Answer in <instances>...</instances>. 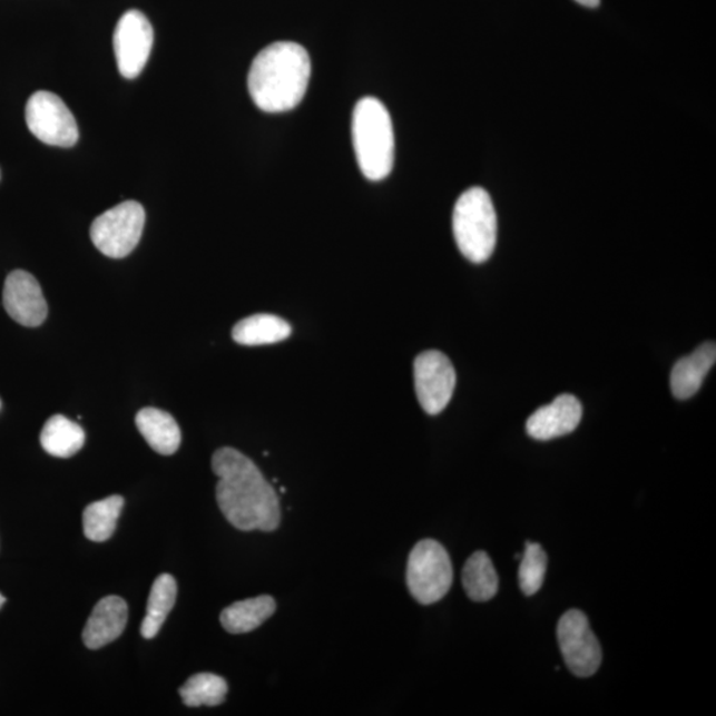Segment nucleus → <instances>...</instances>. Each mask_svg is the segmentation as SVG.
Instances as JSON below:
<instances>
[{
  "instance_id": "obj_1",
  "label": "nucleus",
  "mask_w": 716,
  "mask_h": 716,
  "mask_svg": "<svg viewBox=\"0 0 716 716\" xmlns=\"http://www.w3.org/2000/svg\"><path fill=\"white\" fill-rule=\"evenodd\" d=\"M212 465L218 477L217 502L229 524L246 532L277 530L279 498L252 459L233 448H222L215 451Z\"/></svg>"
},
{
  "instance_id": "obj_2",
  "label": "nucleus",
  "mask_w": 716,
  "mask_h": 716,
  "mask_svg": "<svg viewBox=\"0 0 716 716\" xmlns=\"http://www.w3.org/2000/svg\"><path fill=\"white\" fill-rule=\"evenodd\" d=\"M311 58L294 41H277L264 48L248 72V92L263 112H288L307 94L311 79Z\"/></svg>"
},
{
  "instance_id": "obj_3",
  "label": "nucleus",
  "mask_w": 716,
  "mask_h": 716,
  "mask_svg": "<svg viewBox=\"0 0 716 716\" xmlns=\"http://www.w3.org/2000/svg\"><path fill=\"white\" fill-rule=\"evenodd\" d=\"M352 140L364 177L377 183L394 165V130L386 107L374 97H364L353 109Z\"/></svg>"
},
{
  "instance_id": "obj_4",
  "label": "nucleus",
  "mask_w": 716,
  "mask_h": 716,
  "mask_svg": "<svg viewBox=\"0 0 716 716\" xmlns=\"http://www.w3.org/2000/svg\"><path fill=\"white\" fill-rule=\"evenodd\" d=\"M453 232L459 252L472 263L491 258L497 246L498 218L490 194L471 187L457 200Z\"/></svg>"
},
{
  "instance_id": "obj_5",
  "label": "nucleus",
  "mask_w": 716,
  "mask_h": 716,
  "mask_svg": "<svg viewBox=\"0 0 716 716\" xmlns=\"http://www.w3.org/2000/svg\"><path fill=\"white\" fill-rule=\"evenodd\" d=\"M453 566L444 547L435 540H421L409 555L406 582L410 595L422 605L443 599L453 583Z\"/></svg>"
},
{
  "instance_id": "obj_6",
  "label": "nucleus",
  "mask_w": 716,
  "mask_h": 716,
  "mask_svg": "<svg viewBox=\"0 0 716 716\" xmlns=\"http://www.w3.org/2000/svg\"><path fill=\"white\" fill-rule=\"evenodd\" d=\"M145 208L136 200L109 208L90 226V239L108 258L121 259L134 253L145 227Z\"/></svg>"
},
{
  "instance_id": "obj_7",
  "label": "nucleus",
  "mask_w": 716,
  "mask_h": 716,
  "mask_svg": "<svg viewBox=\"0 0 716 716\" xmlns=\"http://www.w3.org/2000/svg\"><path fill=\"white\" fill-rule=\"evenodd\" d=\"M26 122L31 134L47 145L71 148L79 140L78 122L71 110L48 90H38L27 101Z\"/></svg>"
},
{
  "instance_id": "obj_8",
  "label": "nucleus",
  "mask_w": 716,
  "mask_h": 716,
  "mask_svg": "<svg viewBox=\"0 0 716 716\" xmlns=\"http://www.w3.org/2000/svg\"><path fill=\"white\" fill-rule=\"evenodd\" d=\"M558 639L562 658L575 676L588 678L600 669L601 645L582 611L572 609L561 616Z\"/></svg>"
},
{
  "instance_id": "obj_9",
  "label": "nucleus",
  "mask_w": 716,
  "mask_h": 716,
  "mask_svg": "<svg viewBox=\"0 0 716 716\" xmlns=\"http://www.w3.org/2000/svg\"><path fill=\"white\" fill-rule=\"evenodd\" d=\"M414 384L420 405L430 415L443 412L453 398L457 374L453 364L440 351H426L414 361Z\"/></svg>"
},
{
  "instance_id": "obj_10",
  "label": "nucleus",
  "mask_w": 716,
  "mask_h": 716,
  "mask_svg": "<svg viewBox=\"0 0 716 716\" xmlns=\"http://www.w3.org/2000/svg\"><path fill=\"white\" fill-rule=\"evenodd\" d=\"M155 32L143 12L130 10L118 20L114 48L118 71L125 79H136L148 62Z\"/></svg>"
},
{
  "instance_id": "obj_11",
  "label": "nucleus",
  "mask_w": 716,
  "mask_h": 716,
  "mask_svg": "<svg viewBox=\"0 0 716 716\" xmlns=\"http://www.w3.org/2000/svg\"><path fill=\"white\" fill-rule=\"evenodd\" d=\"M3 305L12 320L24 326H39L45 323L48 305L40 284L23 269L12 271L7 276L3 288Z\"/></svg>"
},
{
  "instance_id": "obj_12",
  "label": "nucleus",
  "mask_w": 716,
  "mask_h": 716,
  "mask_svg": "<svg viewBox=\"0 0 716 716\" xmlns=\"http://www.w3.org/2000/svg\"><path fill=\"white\" fill-rule=\"evenodd\" d=\"M582 406L572 394H561L540 408L527 421V433L533 440L549 441L571 434L579 426Z\"/></svg>"
},
{
  "instance_id": "obj_13",
  "label": "nucleus",
  "mask_w": 716,
  "mask_h": 716,
  "mask_svg": "<svg viewBox=\"0 0 716 716\" xmlns=\"http://www.w3.org/2000/svg\"><path fill=\"white\" fill-rule=\"evenodd\" d=\"M128 616V604L121 597H104L88 618L82 630V641L90 650L101 649L116 641L127 628Z\"/></svg>"
},
{
  "instance_id": "obj_14",
  "label": "nucleus",
  "mask_w": 716,
  "mask_h": 716,
  "mask_svg": "<svg viewBox=\"0 0 716 716\" xmlns=\"http://www.w3.org/2000/svg\"><path fill=\"white\" fill-rule=\"evenodd\" d=\"M716 363L715 343H706L695 350L690 356L677 361L670 374V386L674 398L687 400L697 394L706 375Z\"/></svg>"
},
{
  "instance_id": "obj_15",
  "label": "nucleus",
  "mask_w": 716,
  "mask_h": 716,
  "mask_svg": "<svg viewBox=\"0 0 716 716\" xmlns=\"http://www.w3.org/2000/svg\"><path fill=\"white\" fill-rule=\"evenodd\" d=\"M136 426L156 453L173 455L179 449L183 435L177 421L168 412L145 408L136 415Z\"/></svg>"
},
{
  "instance_id": "obj_16",
  "label": "nucleus",
  "mask_w": 716,
  "mask_h": 716,
  "mask_svg": "<svg viewBox=\"0 0 716 716\" xmlns=\"http://www.w3.org/2000/svg\"><path fill=\"white\" fill-rule=\"evenodd\" d=\"M275 610L276 602L273 597L263 595L229 605L220 614V624L232 635H245L258 629Z\"/></svg>"
},
{
  "instance_id": "obj_17",
  "label": "nucleus",
  "mask_w": 716,
  "mask_h": 716,
  "mask_svg": "<svg viewBox=\"0 0 716 716\" xmlns=\"http://www.w3.org/2000/svg\"><path fill=\"white\" fill-rule=\"evenodd\" d=\"M291 332V325L286 320L276 315L258 314L241 320L235 324L232 335L235 343L258 346L284 342Z\"/></svg>"
},
{
  "instance_id": "obj_18",
  "label": "nucleus",
  "mask_w": 716,
  "mask_h": 716,
  "mask_svg": "<svg viewBox=\"0 0 716 716\" xmlns=\"http://www.w3.org/2000/svg\"><path fill=\"white\" fill-rule=\"evenodd\" d=\"M40 443L52 457L71 458L85 447L86 433L78 423L57 414L46 422Z\"/></svg>"
},
{
  "instance_id": "obj_19",
  "label": "nucleus",
  "mask_w": 716,
  "mask_h": 716,
  "mask_svg": "<svg viewBox=\"0 0 716 716\" xmlns=\"http://www.w3.org/2000/svg\"><path fill=\"white\" fill-rule=\"evenodd\" d=\"M177 581L169 573L158 576L153 582L146 616L141 625V635L146 639L155 638L168 618L177 600Z\"/></svg>"
},
{
  "instance_id": "obj_20",
  "label": "nucleus",
  "mask_w": 716,
  "mask_h": 716,
  "mask_svg": "<svg viewBox=\"0 0 716 716\" xmlns=\"http://www.w3.org/2000/svg\"><path fill=\"white\" fill-rule=\"evenodd\" d=\"M462 582L472 601L484 602L496 597L499 577L488 553L478 551L470 556L463 568Z\"/></svg>"
},
{
  "instance_id": "obj_21",
  "label": "nucleus",
  "mask_w": 716,
  "mask_h": 716,
  "mask_svg": "<svg viewBox=\"0 0 716 716\" xmlns=\"http://www.w3.org/2000/svg\"><path fill=\"white\" fill-rule=\"evenodd\" d=\"M125 500L112 496L90 503L82 513V527L86 538L95 543H104L114 537L118 518L124 509Z\"/></svg>"
},
{
  "instance_id": "obj_22",
  "label": "nucleus",
  "mask_w": 716,
  "mask_h": 716,
  "mask_svg": "<svg viewBox=\"0 0 716 716\" xmlns=\"http://www.w3.org/2000/svg\"><path fill=\"white\" fill-rule=\"evenodd\" d=\"M228 692L224 678L212 673H199L186 680L179 688L180 698L187 707L219 706Z\"/></svg>"
},
{
  "instance_id": "obj_23",
  "label": "nucleus",
  "mask_w": 716,
  "mask_h": 716,
  "mask_svg": "<svg viewBox=\"0 0 716 716\" xmlns=\"http://www.w3.org/2000/svg\"><path fill=\"white\" fill-rule=\"evenodd\" d=\"M545 549L532 541H527L524 553L520 558L519 583L526 596L538 594L543 587L547 572Z\"/></svg>"
},
{
  "instance_id": "obj_24",
  "label": "nucleus",
  "mask_w": 716,
  "mask_h": 716,
  "mask_svg": "<svg viewBox=\"0 0 716 716\" xmlns=\"http://www.w3.org/2000/svg\"><path fill=\"white\" fill-rule=\"evenodd\" d=\"M576 2L586 7H597L600 4V0H576Z\"/></svg>"
},
{
  "instance_id": "obj_25",
  "label": "nucleus",
  "mask_w": 716,
  "mask_h": 716,
  "mask_svg": "<svg viewBox=\"0 0 716 716\" xmlns=\"http://www.w3.org/2000/svg\"><path fill=\"white\" fill-rule=\"evenodd\" d=\"M4 602H6L4 596L0 594V609H2Z\"/></svg>"
},
{
  "instance_id": "obj_26",
  "label": "nucleus",
  "mask_w": 716,
  "mask_h": 716,
  "mask_svg": "<svg viewBox=\"0 0 716 716\" xmlns=\"http://www.w3.org/2000/svg\"><path fill=\"white\" fill-rule=\"evenodd\" d=\"M0 409H2V401H0Z\"/></svg>"
},
{
  "instance_id": "obj_27",
  "label": "nucleus",
  "mask_w": 716,
  "mask_h": 716,
  "mask_svg": "<svg viewBox=\"0 0 716 716\" xmlns=\"http://www.w3.org/2000/svg\"><path fill=\"white\" fill-rule=\"evenodd\" d=\"M0 177H2V173H0Z\"/></svg>"
}]
</instances>
